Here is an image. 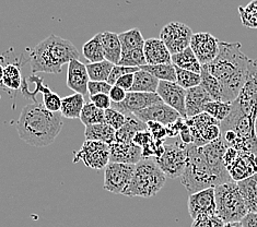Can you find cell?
<instances>
[{"instance_id":"obj_1","label":"cell","mask_w":257,"mask_h":227,"mask_svg":"<svg viewBox=\"0 0 257 227\" xmlns=\"http://www.w3.org/2000/svg\"><path fill=\"white\" fill-rule=\"evenodd\" d=\"M241 47L238 42H219L218 56L207 65L208 70L221 87L222 102L235 101L245 83L248 58L242 53Z\"/></svg>"},{"instance_id":"obj_2","label":"cell","mask_w":257,"mask_h":227,"mask_svg":"<svg viewBox=\"0 0 257 227\" xmlns=\"http://www.w3.org/2000/svg\"><path fill=\"white\" fill-rule=\"evenodd\" d=\"M60 113H52L38 102L24 106L17 122V131L27 144L43 148L51 145L63 128Z\"/></svg>"},{"instance_id":"obj_3","label":"cell","mask_w":257,"mask_h":227,"mask_svg":"<svg viewBox=\"0 0 257 227\" xmlns=\"http://www.w3.org/2000/svg\"><path fill=\"white\" fill-rule=\"evenodd\" d=\"M79 58L80 55L70 41L52 34L30 53V65L33 73H60L64 65Z\"/></svg>"},{"instance_id":"obj_4","label":"cell","mask_w":257,"mask_h":227,"mask_svg":"<svg viewBox=\"0 0 257 227\" xmlns=\"http://www.w3.org/2000/svg\"><path fill=\"white\" fill-rule=\"evenodd\" d=\"M165 181L167 176L159 167L155 158H142L136 164L132 180L123 194L127 197H155L164 187Z\"/></svg>"},{"instance_id":"obj_5","label":"cell","mask_w":257,"mask_h":227,"mask_svg":"<svg viewBox=\"0 0 257 227\" xmlns=\"http://www.w3.org/2000/svg\"><path fill=\"white\" fill-rule=\"evenodd\" d=\"M181 182L191 194L217 186L216 177L206 161L201 146L187 144V163Z\"/></svg>"},{"instance_id":"obj_6","label":"cell","mask_w":257,"mask_h":227,"mask_svg":"<svg viewBox=\"0 0 257 227\" xmlns=\"http://www.w3.org/2000/svg\"><path fill=\"white\" fill-rule=\"evenodd\" d=\"M217 216L223 223L241 222L248 213L237 182L229 181L215 187Z\"/></svg>"},{"instance_id":"obj_7","label":"cell","mask_w":257,"mask_h":227,"mask_svg":"<svg viewBox=\"0 0 257 227\" xmlns=\"http://www.w3.org/2000/svg\"><path fill=\"white\" fill-rule=\"evenodd\" d=\"M159 167L164 175L171 179H175L183 175L187 163V144L182 140H174L171 143H164V153L162 156L155 158Z\"/></svg>"},{"instance_id":"obj_8","label":"cell","mask_w":257,"mask_h":227,"mask_svg":"<svg viewBox=\"0 0 257 227\" xmlns=\"http://www.w3.org/2000/svg\"><path fill=\"white\" fill-rule=\"evenodd\" d=\"M235 101L244 114L257 119V60L248 59L245 83Z\"/></svg>"},{"instance_id":"obj_9","label":"cell","mask_w":257,"mask_h":227,"mask_svg":"<svg viewBox=\"0 0 257 227\" xmlns=\"http://www.w3.org/2000/svg\"><path fill=\"white\" fill-rule=\"evenodd\" d=\"M79 161H82L90 168L104 169L109 163V144L101 141L85 140L73 157V163Z\"/></svg>"},{"instance_id":"obj_10","label":"cell","mask_w":257,"mask_h":227,"mask_svg":"<svg viewBox=\"0 0 257 227\" xmlns=\"http://www.w3.org/2000/svg\"><path fill=\"white\" fill-rule=\"evenodd\" d=\"M192 29L182 22H170L160 32V40L168 47L171 55L185 51L191 45L193 38Z\"/></svg>"},{"instance_id":"obj_11","label":"cell","mask_w":257,"mask_h":227,"mask_svg":"<svg viewBox=\"0 0 257 227\" xmlns=\"http://www.w3.org/2000/svg\"><path fill=\"white\" fill-rule=\"evenodd\" d=\"M135 168L136 165L109 162L104 168L103 188L115 194H123L132 180Z\"/></svg>"},{"instance_id":"obj_12","label":"cell","mask_w":257,"mask_h":227,"mask_svg":"<svg viewBox=\"0 0 257 227\" xmlns=\"http://www.w3.org/2000/svg\"><path fill=\"white\" fill-rule=\"evenodd\" d=\"M187 207L189 215L194 220L205 216L217 215L215 188H207L189 194Z\"/></svg>"},{"instance_id":"obj_13","label":"cell","mask_w":257,"mask_h":227,"mask_svg":"<svg viewBox=\"0 0 257 227\" xmlns=\"http://www.w3.org/2000/svg\"><path fill=\"white\" fill-rule=\"evenodd\" d=\"M158 93H144V92H127L125 100L120 103H112L111 108L117 110L125 116L148 108L157 103H161Z\"/></svg>"},{"instance_id":"obj_14","label":"cell","mask_w":257,"mask_h":227,"mask_svg":"<svg viewBox=\"0 0 257 227\" xmlns=\"http://www.w3.org/2000/svg\"><path fill=\"white\" fill-rule=\"evenodd\" d=\"M219 40L210 33L199 32L193 35L191 45L200 65H208L216 59L219 53Z\"/></svg>"},{"instance_id":"obj_15","label":"cell","mask_w":257,"mask_h":227,"mask_svg":"<svg viewBox=\"0 0 257 227\" xmlns=\"http://www.w3.org/2000/svg\"><path fill=\"white\" fill-rule=\"evenodd\" d=\"M158 95L161 97L163 103L167 104L170 107L175 109L181 115L182 118L186 119V90L181 88L176 82L160 81L157 90Z\"/></svg>"},{"instance_id":"obj_16","label":"cell","mask_w":257,"mask_h":227,"mask_svg":"<svg viewBox=\"0 0 257 227\" xmlns=\"http://www.w3.org/2000/svg\"><path fill=\"white\" fill-rule=\"evenodd\" d=\"M135 116L138 119L142 120L145 124L149 121L159 122L163 126H169L173 124L177 119L181 118V115L176 112L175 109L170 107L167 104L161 102L157 103L148 108H145L143 110L135 113Z\"/></svg>"},{"instance_id":"obj_17","label":"cell","mask_w":257,"mask_h":227,"mask_svg":"<svg viewBox=\"0 0 257 227\" xmlns=\"http://www.w3.org/2000/svg\"><path fill=\"white\" fill-rule=\"evenodd\" d=\"M232 180L238 182L257 174V156L253 153L238 151L234 163L228 169Z\"/></svg>"},{"instance_id":"obj_18","label":"cell","mask_w":257,"mask_h":227,"mask_svg":"<svg viewBox=\"0 0 257 227\" xmlns=\"http://www.w3.org/2000/svg\"><path fill=\"white\" fill-rule=\"evenodd\" d=\"M142 158V149L134 142L121 143L114 141L109 144V162L136 165Z\"/></svg>"},{"instance_id":"obj_19","label":"cell","mask_w":257,"mask_h":227,"mask_svg":"<svg viewBox=\"0 0 257 227\" xmlns=\"http://www.w3.org/2000/svg\"><path fill=\"white\" fill-rule=\"evenodd\" d=\"M89 76L87 67L80 60H71L67 70V87L81 95L88 94Z\"/></svg>"},{"instance_id":"obj_20","label":"cell","mask_w":257,"mask_h":227,"mask_svg":"<svg viewBox=\"0 0 257 227\" xmlns=\"http://www.w3.org/2000/svg\"><path fill=\"white\" fill-rule=\"evenodd\" d=\"M144 54L147 65L172 64V55L160 39L145 41Z\"/></svg>"},{"instance_id":"obj_21","label":"cell","mask_w":257,"mask_h":227,"mask_svg":"<svg viewBox=\"0 0 257 227\" xmlns=\"http://www.w3.org/2000/svg\"><path fill=\"white\" fill-rule=\"evenodd\" d=\"M211 101V97L201 85L187 90L185 100L187 118L195 117V116L199 114H203L205 106Z\"/></svg>"},{"instance_id":"obj_22","label":"cell","mask_w":257,"mask_h":227,"mask_svg":"<svg viewBox=\"0 0 257 227\" xmlns=\"http://www.w3.org/2000/svg\"><path fill=\"white\" fill-rule=\"evenodd\" d=\"M148 130L147 124L138 119L135 115L126 116L125 124L115 132V141L121 143H131L139 131Z\"/></svg>"},{"instance_id":"obj_23","label":"cell","mask_w":257,"mask_h":227,"mask_svg":"<svg viewBox=\"0 0 257 227\" xmlns=\"http://www.w3.org/2000/svg\"><path fill=\"white\" fill-rule=\"evenodd\" d=\"M102 45L105 60L113 65H118L121 57V45L118 34L113 32H103Z\"/></svg>"},{"instance_id":"obj_24","label":"cell","mask_w":257,"mask_h":227,"mask_svg":"<svg viewBox=\"0 0 257 227\" xmlns=\"http://www.w3.org/2000/svg\"><path fill=\"white\" fill-rule=\"evenodd\" d=\"M248 212L257 213V174L237 182Z\"/></svg>"},{"instance_id":"obj_25","label":"cell","mask_w":257,"mask_h":227,"mask_svg":"<svg viewBox=\"0 0 257 227\" xmlns=\"http://www.w3.org/2000/svg\"><path fill=\"white\" fill-rule=\"evenodd\" d=\"M84 105V96L81 94L75 93L72 95L66 96L62 100L60 114H62L63 117L68 119L80 118V115Z\"/></svg>"},{"instance_id":"obj_26","label":"cell","mask_w":257,"mask_h":227,"mask_svg":"<svg viewBox=\"0 0 257 227\" xmlns=\"http://www.w3.org/2000/svg\"><path fill=\"white\" fill-rule=\"evenodd\" d=\"M115 130L106 125L105 122L85 127L84 137L89 141H101V142L111 144L115 141Z\"/></svg>"},{"instance_id":"obj_27","label":"cell","mask_w":257,"mask_h":227,"mask_svg":"<svg viewBox=\"0 0 257 227\" xmlns=\"http://www.w3.org/2000/svg\"><path fill=\"white\" fill-rule=\"evenodd\" d=\"M159 80L149 72L138 70L134 73V83L131 92H144V93H157Z\"/></svg>"},{"instance_id":"obj_28","label":"cell","mask_w":257,"mask_h":227,"mask_svg":"<svg viewBox=\"0 0 257 227\" xmlns=\"http://www.w3.org/2000/svg\"><path fill=\"white\" fill-rule=\"evenodd\" d=\"M172 64L181 69L199 73V75L201 72V65L191 47H187L185 51L179 54L172 55Z\"/></svg>"},{"instance_id":"obj_29","label":"cell","mask_w":257,"mask_h":227,"mask_svg":"<svg viewBox=\"0 0 257 227\" xmlns=\"http://www.w3.org/2000/svg\"><path fill=\"white\" fill-rule=\"evenodd\" d=\"M200 85L205 89L212 101L222 102V90L220 87V83L218 80L213 77L208 70L207 65L201 66V72H200Z\"/></svg>"},{"instance_id":"obj_30","label":"cell","mask_w":257,"mask_h":227,"mask_svg":"<svg viewBox=\"0 0 257 227\" xmlns=\"http://www.w3.org/2000/svg\"><path fill=\"white\" fill-rule=\"evenodd\" d=\"M82 54L91 64L105 60L102 45V33L95 34L92 39L85 43L82 47Z\"/></svg>"},{"instance_id":"obj_31","label":"cell","mask_w":257,"mask_h":227,"mask_svg":"<svg viewBox=\"0 0 257 227\" xmlns=\"http://www.w3.org/2000/svg\"><path fill=\"white\" fill-rule=\"evenodd\" d=\"M118 38L121 45V53L135 50H144L145 40L142 32L138 29H132L126 31V32L119 33Z\"/></svg>"},{"instance_id":"obj_32","label":"cell","mask_w":257,"mask_h":227,"mask_svg":"<svg viewBox=\"0 0 257 227\" xmlns=\"http://www.w3.org/2000/svg\"><path fill=\"white\" fill-rule=\"evenodd\" d=\"M36 83H38V90L35 91V94L38 92H42L43 94V106H44L47 110H50L52 113H60V108H62V100L60 96L47 87H44L42 83L41 78L35 77Z\"/></svg>"},{"instance_id":"obj_33","label":"cell","mask_w":257,"mask_h":227,"mask_svg":"<svg viewBox=\"0 0 257 227\" xmlns=\"http://www.w3.org/2000/svg\"><path fill=\"white\" fill-rule=\"evenodd\" d=\"M140 69L149 72L150 75L157 78L159 81L176 82V71L173 64L162 65H145Z\"/></svg>"},{"instance_id":"obj_34","label":"cell","mask_w":257,"mask_h":227,"mask_svg":"<svg viewBox=\"0 0 257 227\" xmlns=\"http://www.w3.org/2000/svg\"><path fill=\"white\" fill-rule=\"evenodd\" d=\"M114 66L115 65L109 63L107 60H103V61H99V63H93V64L89 63L88 65H85L90 81H99V82L107 81V79L109 75H111V71Z\"/></svg>"},{"instance_id":"obj_35","label":"cell","mask_w":257,"mask_h":227,"mask_svg":"<svg viewBox=\"0 0 257 227\" xmlns=\"http://www.w3.org/2000/svg\"><path fill=\"white\" fill-rule=\"evenodd\" d=\"M80 120L85 127L102 124V122H104V110L97 108L94 104L90 102L83 106Z\"/></svg>"},{"instance_id":"obj_36","label":"cell","mask_w":257,"mask_h":227,"mask_svg":"<svg viewBox=\"0 0 257 227\" xmlns=\"http://www.w3.org/2000/svg\"><path fill=\"white\" fill-rule=\"evenodd\" d=\"M232 103L211 101L205 106L204 113L210 115L211 117H213L219 122H222L230 115Z\"/></svg>"},{"instance_id":"obj_37","label":"cell","mask_w":257,"mask_h":227,"mask_svg":"<svg viewBox=\"0 0 257 227\" xmlns=\"http://www.w3.org/2000/svg\"><path fill=\"white\" fill-rule=\"evenodd\" d=\"M22 76L20 68L16 65H7L5 67V73L2 85L9 90H18L22 87Z\"/></svg>"},{"instance_id":"obj_38","label":"cell","mask_w":257,"mask_h":227,"mask_svg":"<svg viewBox=\"0 0 257 227\" xmlns=\"http://www.w3.org/2000/svg\"><path fill=\"white\" fill-rule=\"evenodd\" d=\"M175 71H176V83L179 84L181 88L185 89L187 91L189 89H193L200 85L201 78L199 73H195L192 71L181 69L179 67H175Z\"/></svg>"},{"instance_id":"obj_39","label":"cell","mask_w":257,"mask_h":227,"mask_svg":"<svg viewBox=\"0 0 257 227\" xmlns=\"http://www.w3.org/2000/svg\"><path fill=\"white\" fill-rule=\"evenodd\" d=\"M238 14L244 27L257 29V0H252L246 6L238 7Z\"/></svg>"},{"instance_id":"obj_40","label":"cell","mask_w":257,"mask_h":227,"mask_svg":"<svg viewBox=\"0 0 257 227\" xmlns=\"http://www.w3.org/2000/svg\"><path fill=\"white\" fill-rule=\"evenodd\" d=\"M147 65L144 50H135L130 52H123L121 53V57L118 63V66L124 67H136L140 68Z\"/></svg>"},{"instance_id":"obj_41","label":"cell","mask_w":257,"mask_h":227,"mask_svg":"<svg viewBox=\"0 0 257 227\" xmlns=\"http://www.w3.org/2000/svg\"><path fill=\"white\" fill-rule=\"evenodd\" d=\"M126 120V116L117 112L113 108H108L104 110V122L109 127H112L115 131L123 127Z\"/></svg>"},{"instance_id":"obj_42","label":"cell","mask_w":257,"mask_h":227,"mask_svg":"<svg viewBox=\"0 0 257 227\" xmlns=\"http://www.w3.org/2000/svg\"><path fill=\"white\" fill-rule=\"evenodd\" d=\"M138 70H140V68H136V67H124V66H118L115 65L113 67V69L111 71V75H109L108 79H107V83L111 84L112 87L115 85L116 81L125 75H128V73H135L137 72Z\"/></svg>"},{"instance_id":"obj_43","label":"cell","mask_w":257,"mask_h":227,"mask_svg":"<svg viewBox=\"0 0 257 227\" xmlns=\"http://www.w3.org/2000/svg\"><path fill=\"white\" fill-rule=\"evenodd\" d=\"M224 223L223 220L217 215L211 216H205L195 219L192 227H223Z\"/></svg>"},{"instance_id":"obj_44","label":"cell","mask_w":257,"mask_h":227,"mask_svg":"<svg viewBox=\"0 0 257 227\" xmlns=\"http://www.w3.org/2000/svg\"><path fill=\"white\" fill-rule=\"evenodd\" d=\"M147 127H148V131L151 133V136H152V138H154V140L165 141V139L168 138L165 126L159 124V122L149 121V122H147Z\"/></svg>"},{"instance_id":"obj_45","label":"cell","mask_w":257,"mask_h":227,"mask_svg":"<svg viewBox=\"0 0 257 227\" xmlns=\"http://www.w3.org/2000/svg\"><path fill=\"white\" fill-rule=\"evenodd\" d=\"M112 89V85L108 84L106 81H89L88 92L90 96L96 94H109V91Z\"/></svg>"},{"instance_id":"obj_46","label":"cell","mask_w":257,"mask_h":227,"mask_svg":"<svg viewBox=\"0 0 257 227\" xmlns=\"http://www.w3.org/2000/svg\"><path fill=\"white\" fill-rule=\"evenodd\" d=\"M90 101L91 103L94 104L97 108H101L103 110L111 108V105H112V101L107 94L92 95L90 96Z\"/></svg>"},{"instance_id":"obj_47","label":"cell","mask_w":257,"mask_h":227,"mask_svg":"<svg viewBox=\"0 0 257 227\" xmlns=\"http://www.w3.org/2000/svg\"><path fill=\"white\" fill-rule=\"evenodd\" d=\"M185 119L184 118H179L175 122H173V124H171L169 126L165 127V129H167V134H168V138H176L180 136V132L182 130V128L185 126Z\"/></svg>"},{"instance_id":"obj_48","label":"cell","mask_w":257,"mask_h":227,"mask_svg":"<svg viewBox=\"0 0 257 227\" xmlns=\"http://www.w3.org/2000/svg\"><path fill=\"white\" fill-rule=\"evenodd\" d=\"M152 140H154V138H152L151 133L148 130H144V131H139L136 136H135L133 142L136 145H138L140 149H143L145 145L150 143Z\"/></svg>"},{"instance_id":"obj_49","label":"cell","mask_w":257,"mask_h":227,"mask_svg":"<svg viewBox=\"0 0 257 227\" xmlns=\"http://www.w3.org/2000/svg\"><path fill=\"white\" fill-rule=\"evenodd\" d=\"M133 83H134V73H128V75L120 77L117 81H116L115 85L120 89H123L126 92H131Z\"/></svg>"},{"instance_id":"obj_50","label":"cell","mask_w":257,"mask_h":227,"mask_svg":"<svg viewBox=\"0 0 257 227\" xmlns=\"http://www.w3.org/2000/svg\"><path fill=\"white\" fill-rule=\"evenodd\" d=\"M127 95V92L124 91L123 89H120L116 85H113L111 91H109V99H111L112 103H120L125 100V97Z\"/></svg>"},{"instance_id":"obj_51","label":"cell","mask_w":257,"mask_h":227,"mask_svg":"<svg viewBox=\"0 0 257 227\" xmlns=\"http://www.w3.org/2000/svg\"><path fill=\"white\" fill-rule=\"evenodd\" d=\"M237 155H238V151L236 149L232 148V146H229V148L226 149L224 155H223V163L225 165L226 169H229L231 165L234 163Z\"/></svg>"},{"instance_id":"obj_52","label":"cell","mask_w":257,"mask_h":227,"mask_svg":"<svg viewBox=\"0 0 257 227\" xmlns=\"http://www.w3.org/2000/svg\"><path fill=\"white\" fill-rule=\"evenodd\" d=\"M243 227H257V213L248 212L241 220Z\"/></svg>"},{"instance_id":"obj_53","label":"cell","mask_w":257,"mask_h":227,"mask_svg":"<svg viewBox=\"0 0 257 227\" xmlns=\"http://www.w3.org/2000/svg\"><path fill=\"white\" fill-rule=\"evenodd\" d=\"M180 139L182 140V142L185 143V144H192L193 143L192 133H191V130H189V128L186 124H185L184 127L182 128V130L180 132Z\"/></svg>"},{"instance_id":"obj_54","label":"cell","mask_w":257,"mask_h":227,"mask_svg":"<svg viewBox=\"0 0 257 227\" xmlns=\"http://www.w3.org/2000/svg\"><path fill=\"white\" fill-rule=\"evenodd\" d=\"M223 227H243L241 222H231V223H225Z\"/></svg>"},{"instance_id":"obj_55","label":"cell","mask_w":257,"mask_h":227,"mask_svg":"<svg viewBox=\"0 0 257 227\" xmlns=\"http://www.w3.org/2000/svg\"><path fill=\"white\" fill-rule=\"evenodd\" d=\"M4 73H5V67L0 65V84L3 83V79H4Z\"/></svg>"},{"instance_id":"obj_56","label":"cell","mask_w":257,"mask_h":227,"mask_svg":"<svg viewBox=\"0 0 257 227\" xmlns=\"http://www.w3.org/2000/svg\"><path fill=\"white\" fill-rule=\"evenodd\" d=\"M255 132H256V137H257V119H256V122H255Z\"/></svg>"}]
</instances>
